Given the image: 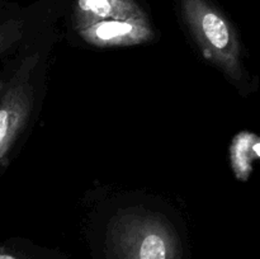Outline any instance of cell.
<instances>
[{
	"mask_svg": "<svg viewBox=\"0 0 260 259\" xmlns=\"http://www.w3.org/2000/svg\"><path fill=\"white\" fill-rule=\"evenodd\" d=\"M107 245L111 259H180L172 226L155 213L127 210L109 223Z\"/></svg>",
	"mask_w": 260,
	"mask_h": 259,
	"instance_id": "6da1fadb",
	"label": "cell"
},
{
	"mask_svg": "<svg viewBox=\"0 0 260 259\" xmlns=\"http://www.w3.org/2000/svg\"><path fill=\"white\" fill-rule=\"evenodd\" d=\"M0 259H17L15 256L10 255V254L7 253H0Z\"/></svg>",
	"mask_w": 260,
	"mask_h": 259,
	"instance_id": "ba28073f",
	"label": "cell"
},
{
	"mask_svg": "<svg viewBox=\"0 0 260 259\" xmlns=\"http://www.w3.org/2000/svg\"><path fill=\"white\" fill-rule=\"evenodd\" d=\"M23 24L19 20L10 19L8 22L0 24V55L4 53L8 48L12 47L20 37H22ZM4 83L0 81V91H2Z\"/></svg>",
	"mask_w": 260,
	"mask_h": 259,
	"instance_id": "52a82bcc",
	"label": "cell"
},
{
	"mask_svg": "<svg viewBox=\"0 0 260 259\" xmlns=\"http://www.w3.org/2000/svg\"><path fill=\"white\" fill-rule=\"evenodd\" d=\"M260 159V137L249 131H241L231 141L230 161L234 174L246 182L253 173V163Z\"/></svg>",
	"mask_w": 260,
	"mask_h": 259,
	"instance_id": "8992f818",
	"label": "cell"
},
{
	"mask_svg": "<svg viewBox=\"0 0 260 259\" xmlns=\"http://www.w3.org/2000/svg\"><path fill=\"white\" fill-rule=\"evenodd\" d=\"M38 56L27 57L15 73L0 102V163L5 159L33 108V88L29 74Z\"/></svg>",
	"mask_w": 260,
	"mask_h": 259,
	"instance_id": "3957f363",
	"label": "cell"
},
{
	"mask_svg": "<svg viewBox=\"0 0 260 259\" xmlns=\"http://www.w3.org/2000/svg\"><path fill=\"white\" fill-rule=\"evenodd\" d=\"M141 18L147 15L136 0H76L74 7L76 32L104 20Z\"/></svg>",
	"mask_w": 260,
	"mask_h": 259,
	"instance_id": "5b68a950",
	"label": "cell"
},
{
	"mask_svg": "<svg viewBox=\"0 0 260 259\" xmlns=\"http://www.w3.org/2000/svg\"><path fill=\"white\" fill-rule=\"evenodd\" d=\"M182 9L203 56L231 79L240 80L243 76L240 43L225 15L208 0H182Z\"/></svg>",
	"mask_w": 260,
	"mask_h": 259,
	"instance_id": "7a4b0ae2",
	"label": "cell"
},
{
	"mask_svg": "<svg viewBox=\"0 0 260 259\" xmlns=\"http://www.w3.org/2000/svg\"><path fill=\"white\" fill-rule=\"evenodd\" d=\"M78 33L86 43L99 48L141 45L154 38L149 18L104 20L83 28Z\"/></svg>",
	"mask_w": 260,
	"mask_h": 259,
	"instance_id": "277c9868",
	"label": "cell"
}]
</instances>
